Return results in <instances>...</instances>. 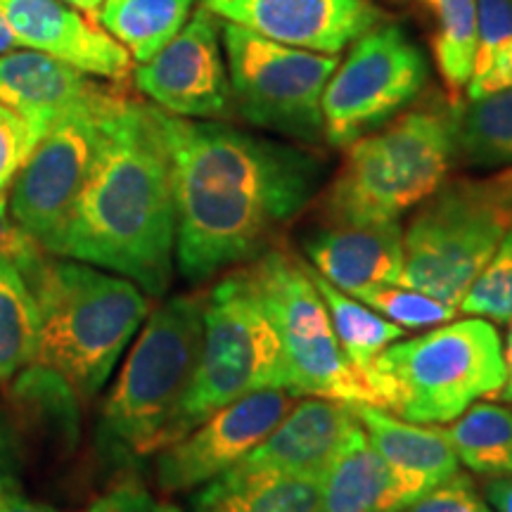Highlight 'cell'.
Segmentation results:
<instances>
[{
  "label": "cell",
  "instance_id": "obj_1",
  "mask_svg": "<svg viewBox=\"0 0 512 512\" xmlns=\"http://www.w3.org/2000/svg\"><path fill=\"white\" fill-rule=\"evenodd\" d=\"M176 207V266L190 285L252 264L318 195L323 159L226 121L159 110Z\"/></svg>",
  "mask_w": 512,
  "mask_h": 512
},
{
  "label": "cell",
  "instance_id": "obj_2",
  "mask_svg": "<svg viewBox=\"0 0 512 512\" xmlns=\"http://www.w3.org/2000/svg\"><path fill=\"white\" fill-rule=\"evenodd\" d=\"M46 252L164 297L176 264V207L157 107L124 95L110 107L91 174Z\"/></svg>",
  "mask_w": 512,
  "mask_h": 512
},
{
  "label": "cell",
  "instance_id": "obj_3",
  "mask_svg": "<svg viewBox=\"0 0 512 512\" xmlns=\"http://www.w3.org/2000/svg\"><path fill=\"white\" fill-rule=\"evenodd\" d=\"M29 285L41 318L34 373L53 377L74 399H91L143 328L150 299L128 278L50 256Z\"/></svg>",
  "mask_w": 512,
  "mask_h": 512
},
{
  "label": "cell",
  "instance_id": "obj_4",
  "mask_svg": "<svg viewBox=\"0 0 512 512\" xmlns=\"http://www.w3.org/2000/svg\"><path fill=\"white\" fill-rule=\"evenodd\" d=\"M458 107L432 100L344 147V162L323 190L325 223H401L448 181L456 152Z\"/></svg>",
  "mask_w": 512,
  "mask_h": 512
},
{
  "label": "cell",
  "instance_id": "obj_5",
  "mask_svg": "<svg viewBox=\"0 0 512 512\" xmlns=\"http://www.w3.org/2000/svg\"><path fill=\"white\" fill-rule=\"evenodd\" d=\"M204 292L178 294L145 318L138 342L107 396L98 448L112 463H136L166 446L202 349Z\"/></svg>",
  "mask_w": 512,
  "mask_h": 512
},
{
  "label": "cell",
  "instance_id": "obj_6",
  "mask_svg": "<svg viewBox=\"0 0 512 512\" xmlns=\"http://www.w3.org/2000/svg\"><path fill=\"white\" fill-rule=\"evenodd\" d=\"M503 382L501 335L479 316L396 339L377 356L370 377L380 408L415 425L453 422L479 399H496Z\"/></svg>",
  "mask_w": 512,
  "mask_h": 512
},
{
  "label": "cell",
  "instance_id": "obj_7",
  "mask_svg": "<svg viewBox=\"0 0 512 512\" xmlns=\"http://www.w3.org/2000/svg\"><path fill=\"white\" fill-rule=\"evenodd\" d=\"M512 223V169L446 181L403 228L401 285L458 309Z\"/></svg>",
  "mask_w": 512,
  "mask_h": 512
},
{
  "label": "cell",
  "instance_id": "obj_8",
  "mask_svg": "<svg viewBox=\"0 0 512 512\" xmlns=\"http://www.w3.org/2000/svg\"><path fill=\"white\" fill-rule=\"evenodd\" d=\"M273 387L290 389L283 344L247 268H233L204 292L200 358L166 446L226 403Z\"/></svg>",
  "mask_w": 512,
  "mask_h": 512
},
{
  "label": "cell",
  "instance_id": "obj_9",
  "mask_svg": "<svg viewBox=\"0 0 512 512\" xmlns=\"http://www.w3.org/2000/svg\"><path fill=\"white\" fill-rule=\"evenodd\" d=\"M245 268L283 344L292 392L351 406H380L373 387L339 347L328 306L304 261L273 247Z\"/></svg>",
  "mask_w": 512,
  "mask_h": 512
},
{
  "label": "cell",
  "instance_id": "obj_10",
  "mask_svg": "<svg viewBox=\"0 0 512 512\" xmlns=\"http://www.w3.org/2000/svg\"><path fill=\"white\" fill-rule=\"evenodd\" d=\"M233 112L249 126L316 145L323 138V93L339 55L311 53L268 41L221 22Z\"/></svg>",
  "mask_w": 512,
  "mask_h": 512
},
{
  "label": "cell",
  "instance_id": "obj_11",
  "mask_svg": "<svg viewBox=\"0 0 512 512\" xmlns=\"http://www.w3.org/2000/svg\"><path fill=\"white\" fill-rule=\"evenodd\" d=\"M430 64L408 31L377 24L349 46L323 93V138L347 147L389 124L420 100Z\"/></svg>",
  "mask_w": 512,
  "mask_h": 512
},
{
  "label": "cell",
  "instance_id": "obj_12",
  "mask_svg": "<svg viewBox=\"0 0 512 512\" xmlns=\"http://www.w3.org/2000/svg\"><path fill=\"white\" fill-rule=\"evenodd\" d=\"M119 98L121 93L105 88L57 117L12 181V219L43 249L72 214L98 157L102 121Z\"/></svg>",
  "mask_w": 512,
  "mask_h": 512
},
{
  "label": "cell",
  "instance_id": "obj_13",
  "mask_svg": "<svg viewBox=\"0 0 512 512\" xmlns=\"http://www.w3.org/2000/svg\"><path fill=\"white\" fill-rule=\"evenodd\" d=\"M133 81L166 114L202 121L228 119L233 114V93L221 19L200 5L152 60L133 69Z\"/></svg>",
  "mask_w": 512,
  "mask_h": 512
},
{
  "label": "cell",
  "instance_id": "obj_14",
  "mask_svg": "<svg viewBox=\"0 0 512 512\" xmlns=\"http://www.w3.org/2000/svg\"><path fill=\"white\" fill-rule=\"evenodd\" d=\"M292 389H259L226 403L174 444L157 451V484L169 494L209 484L249 456L297 403Z\"/></svg>",
  "mask_w": 512,
  "mask_h": 512
},
{
  "label": "cell",
  "instance_id": "obj_15",
  "mask_svg": "<svg viewBox=\"0 0 512 512\" xmlns=\"http://www.w3.org/2000/svg\"><path fill=\"white\" fill-rule=\"evenodd\" d=\"M221 22L283 46L339 55L387 15L375 0H200Z\"/></svg>",
  "mask_w": 512,
  "mask_h": 512
},
{
  "label": "cell",
  "instance_id": "obj_16",
  "mask_svg": "<svg viewBox=\"0 0 512 512\" xmlns=\"http://www.w3.org/2000/svg\"><path fill=\"white\" fill-rule=\"evenodd\" d=\"M19 48L38 50L88 76L126 81L133 57L114 38L64 0H3Z\"/></svg>",
  "mask_w": 512,
  "mask_h": 512
},
{
  "label": "cell",
  "instance_id": "obj_17",
  "mask_svg": "<svg viewBox=\"0 0 512 512\" xmlns=\"http://www.w3.org/2000/svg\"><path fill=\"white\" fill-rule=\"evenodd\" d=\"M302 252L313 271L347 294L373 285H401V223L349 226L323 221L304 235Z\"/></svg>",
  "mask_w": 512,
  "mask_h": 512
},
{
  "label": "cell",
  "instance_id": "obj_18",
  "mask_svg": "<svg viewBox=\"0 0 512 512\" xmlns=\"http://www.w3.org/2000/svg\"><path fill=\"white\" fill-rule=\"evenodd\" d=\"M356 425L358 418L351 403L299 396L275 430L240 463L323 482Z\"/></svg>",
  "mask_w": 512,
  "mask_h": 512
},
{
  "label": "cell",
  "instance_id": "obj_19",
  "mask_svg": "<svg viewBox=\"0 0 512 512\" xmlns=\"http://www.w3.org/2000/svg\"><path fill=\"white\" fill-rule=\"evenodd\" d=\"M354 411L392 475L399 508L460 470L451 439L439 425H415L380 406H354Z\"/></svg>",
  "mask_w": 512,
  "mask_h": 512
},
{
  "label": "cell",
  "instance_id": "obj_20",
  "mask_svg": "<svg viewBox=\"0 0 512 512\" xmlns=\"http://www.w3.org/2000/svg\"><path fill=\"white\" fill-rule=\"evenodd\" d=\"M105 88L81 69L38 50L0 55V102L22 114L41 138L57 117Z\"/></svg>",
  "mask_w": 512,
  "mask_h": 512
},
{
  "label": "cell",
  "instance_id": "obj_21",
  "mask_svg": "<svg viewBox=\"0 0 512 512\" xmlns=\"http://www.w3.org/2000/svg\"><path fill=\"white\" fill-rule=\"evenodd\" d=\"M211 512H320V482L235 463L195 498Z\"/></svg>",
  "mask_w": 512,
  "mask_h": 512
},
{
  "label": "cell",
  "instance_id": "obj_22",
  "mask_svg": "<svg viewBox=\"0 0 512 512\" xmlns=\"http://www.w3.org/2000/svg\"><path fill=\"white\" fill-rule=\"evenodd\" d=\"M399 510L392 475L358 422L320 482V512Z\"/></svg>",
  "mask_w": 512,
  "mask_h": 512
},
{
  "label": "cell",
  "instance_id": "obj_23",
  "mask_svg": "<svg viewBox=\"0 0 512 512\" xmlns=\"http://www.w3.org/2000/svg\"><path fill=\"white\" fill-rule=\"evenodd\" d=\"M192 5L195 0H105L95 19L140 64L185 27Z\"/></svg>",
  "mask_w": 512,
  "mask_h": 512
},
{
  "label": "cell",
  "instance_id": "obj_24",
  "mask_svg": "<svg viewBox=\"0 0 512 512\" xmlns=\"http://www.w3.org/2000/svg\"><path fill=\"white\" fill-rule=\"evenodd\" d=\"M304 268L306 273H309V278L313 280V285H316V290L320 292V297H323L325 306H328L332 328H335V335L339 339V347L347 354L351 366L366 377L370 384L377 356H380L389 344H394L396 339L406 335V330L389 323L387 318H382L380 313L368 309L366 304L358 302L351 294L337 290V287L330 285L318 271H313L306 261Z\"/></svg>",
  "mask_w": 512,
  "mask_h": 512
},
{
  "label": "cell",
  "instance_id": "obj_25",
  "mask_svg": "<svg viewBox=\"0 0 512 512\" xmlns=\"http://www.w3.org/2000/svg\"><path fill=\"white\" fill-rule=\"evenodd\" d=\"M430 17V46L448 102L460 105L477 46V0H418Z\"/></svg>",
  "mask_w": 512,
  "mask_h": 512
},
{
  "label": "cell",
  "instance_id": "obj_26",
  "mask_svg": "<svg viewBox=\"0 0 512 512\" xmlns=\"http://www.w3.org/2000/svg\"><path fill=\"white\" fill-rule=\"evenodd\" d=\"M458 463L479 477H512V411L498 403H472L446 427Z\"/></svg>",
  "mask_w": 512,
  "mask_h": 512
},
{
  "label": "cell",
  "instance_id": "obj_27",
  "mask_svg": "<svg viewBox=\"0 0 512 512\" xmlns=\"http://www.w3.org/2000/svg\"><path fill=\"white\" fill-rule=\"evenodd\" d=\"M458 159L477 169H512V88L458 107Z\"/></svg>",
  "mask_w": 512,
  "mask_h": 512
},
{
  "label": "cell",
  "instance_id": "obj_28",
  "mask_svg": "<svg viewBox=\"0 0 512 512\" xmlns=\"http://www.w3.org/2000/svg\"><path fill=\"white\" fill-rule=\"evenodd\" d=\"M38 306L27 275L15 264L0 266V382L29 368L38 349Z\"/></svg>",
  "mask_w": 512,
  "mask_h": 512
},
{
  "label": "cell",
  "instance_id": "obj_29",
  "mask_svg": "<svg viewBox=\"0 0 512 512\" xmlns=\"http://www.w3.org/2000/svg\"><path fill=\"white\" fill-rule=\"evenodd\" d=\"M512 88V0H477V46L465 98Z\"/></svg>",
  "mask_w": 512,
  "mask_h": 512
},
{
  "label": "cell",
  "instance_id": "obj_30",
  "mask_svg": "<svg viewBox=\"0 0 512 512\" xmlns=\"http://www.w3.org/2000/svg\"><path fill=\"white\" fill-rule=\"evenodd\" d=\"M403 330H432L458 316V309L406 285H373L351 294Z\"/></svg>",
  "mask_w": 512,
  "mask_h": 512
},
{
  "label": "cell",
  "instance_id": "obj_31",
  "mask_svg": "<svg viewBox=\"0 0 512 512\" xmlns=\"http://www.w3.org/2000/svg\"><path fill=\"white\" fill-rule=\"evenodd\" d=\"M458 313L486 318L498 325H505L512 316V223L482 275L467 290Z\"/></svg>",
  "mask_w": 512,
  "mask_h": 512
},
{
  "label": "cell",
  "instance_id": "obj_32",
  "mask_svg": "<svg viewBox=\"0 0 512 512\" xmlns=\"http://www.w3.org/2000/svg\"><path fill=\"white\" fill-rule=\"evenodd\" d=\"M399 512H496L486 501L475 479L465 472H453L451 477L425 491Z\"/></svg>",
  "mask_w": 512,
  "mask_h": 512
},
{
  "label": "cell",
  "instance_id": "obj_33",
  "mask_svg": "<svg viewBox=\"0 0 512 512\" xmlns=\"http://www.w3.org/2000/svg\"><path fill=\"white\" fill-rule=\"evenodd\" d=\"M41 136L22 114L0 102V195L10 188Z\"/></svg>",
  "mask_w": 512,
  "mask_h": 512
},
{
  "label": "cell",
  "instance_id": "obj_34",
  "mask_svg": "<svg viewBox=\"0 0 512 512\" xmlns=\"http://www.w3.org/2000/svg\"><path fill=\"white\" fill-rule=\"evenodd\" d=\"M48 252L34 238H29L17 221L12 219L10 204L5 192L0 195V266L15 264L19 271L27 275V280L34 275L38 266L43 264Z\"/></svg>",
  "mask_w": 512,
  "mask_h": 512
},
{
  "label": "cell",
  "instance_id": "obj_35",
  "mask_svg": "<svg viewBox=\"0 0 512 512\" xmlns=\"http://www.w3.org/2000/svg\"><path fill=\"white\" fill-rule=\"evenodd\" d=\"M88 512H181V508H176L174 503L159 501L145 486L126 482L98 498Z\"/></svg>",
  "mask_w": 512,
  "mask_h": 512
},
{
  "label": "cell",
  "instance_id": "obj_36",
  "mask_svg": "<svg viewBox=\"0 0 512 512\" xmlns=\"http://www.w3.org/2000/svg\"><path fill=\"white\" fill-rule=\"evenodd\" d=\"M0 512H60L50 505L29 501L27 496L19 491L17 482L0 484Z\"/></svg>",
  "mask_w": 512,
  "mask_h": 512
},
{
  "label": "cell",
  "instance_id": "obj_37",
  "mask_svg": "<svg viewBox=\"0 0 512 512\" xmlns=\"http://www.w3.org/2000/svg\"><path fill=\"white\" fill-rule=\"evenodd\" d=\"M482 494L496 512H512V477H489Z\"/></svg>",
  "mask_w": 512,
  "mask_h": 512
},
{
  "label": "cell",
  "instance_id": "obj_38",
  "mask_svg": "<svg viewBox=\"0 0 512 512\" xmlns=\"http://www.w3.org/2000/svg\"><path fill=\"white\" fill-rule=\"evenodd\" d=\"M5 482H17V453L0 425V484Z\"/></svg>",
  "mask_w": 512,
  "mask_h": 512
},
{
  "label": "cell",
  "instance_id": "obj_39",
  "mask_svg": "<svg viewBox=\"0 0 512 512\" xmlns=\"http://www.w3.org/2000/svg\"><path fill=\"white\" fill-rule=\"evenodd\" d=\"M508 332H505V344H503V363H505V382L503 389L498 392L496 399L503 403H512V316L505 320Z\"/></svg>",
  "mask_w": 512,
  "mask_h": 512
},
{
  "label": "cell",
  "instance_id": "obj_40",
  "mask_svg": "<svg viewBox=\"0 0 512 512\" xmlns=\"http://www.w3.org/2000/svg\"><path fill=\"white\" fill-rule=\"evenodd\" d=\"M17 46L19 43H17L15 31H12V27H10L8 12H5V3L0 0V55L10 53V50H15Z\"/></svg>",
  "mask_w": 512,
  "mask_h": 512
},
{
  "label": "cell",
  "instance_id": "obj_41",
  "mask_svg": "<svg viewBox=\"0 0 512 512\" xmlns=\"http://www.w3.org/2000/svg\"><path fill=\"white\" fill-rule=\"evenodd\" d=\"M64 3L72 5L74 10L83 12V15H86V17L95 19V17H98V12H100L102 3H105V0H64Z\"/></svg>",
  "mask_w": 512,
  "mask_h": 512
},
{
  "label": "cell",
  "instance_id": "obj_42",
  "mask_svg": "<svg viewBox=\"0 0 512 512\" xmlns=\"http://www.w3.org/2000/svg\"><path fill=\"white\" fill-rule=\"evenodd\" d=\"M195 512H211V510H204V508H195Z\"/></svg>",
  "mask_w": 512,
  "mask_h": 512
}]
</instances>
